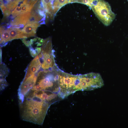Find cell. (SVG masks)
<instances>
[{
  "label": "cell",
  "mask_w": 128,
  "mask_h": 128,
  "mask_svg": "<svg viewBox=\"0 0 128 128\" xmlns=\"http://www.w3.org/2000/svg\"><path fill=\"white\" fill-rule=\"evenodd\" d=\"M39 25V23L37 22L27 23L22 30L21 33L23 38L34 36L37 29Z\"/></svg>",
  "instance_id": "3"
},
{
  "label": "cell",
  "mask_w": 128,
  "mask_h": 128,
  "mask_svg": "<svg viewBox=\"0 0 128 128\" xmlns=\"http://www.w3.org/2000/svg\"><path fill=\"white\" fill-rule=\"evenodd\" d=\"M91 8L96 16L105 26L110 25L115 17L109 3L104 0H99Z\"/></svg>",
  "instance_id": "1"
},
{
  "label": "cell",
  "mask_w": 128,
  "mask_h": 128,
  "mask_svg": "<svg viewBox=\"0 0 128 128\" xmlns=\"http://www.w3.org/2000/svg\"><path fill=\"white\" fill-rule=\"evenodd\" d=\"M21 13V6H18L15 8V9L12 11L11 14L12 18H14Z\"/></svg>",
  "instance_id": "9"
},
{
  "label": "cell",
  "mask_w": 128,
  "mask_h": 128,
  "mask_svg": "<svg viewBox=\"0 0 128 128\" xmlns=\"http://www.w3.org/2000/svg\"><path fill=\"white\" fill-rule=\"evenodd\" d=\"M0 44L5 43L11 41L9 32L8 29L1 26L0 27Z\"/></svg>",
  "instance_id": "7"
},
{
  "label": "cell",
  "mask_w": 128,
  "mask_h": 128,
  "mask_svg": "<svg viewBox=\"0 0 128 128\" xmlns=\"http://www.w3.org/2000/svg\"><path fill=\"white\" fill-rule=\"evenodd\" d=\"M30 12L20 14L10 22L12 27L17 28L23 27L27 23L31 15Z\"/></svg>",
  "instance_id": "2"
},
{
  "label": "cell",
  "mask_w": 128,
  "mask_h": 128,
  "mask_svg": "<svg viewBox=\"0 0 128 128\" xmlns=\"http://www.w3.org/2000/svg\"><path fill=\"white\" fill-rule=\"evenodd\" d=\"M42 17H43L41 16L39 13H37L35 11L33 10L27 23L32 22H38L40 21H41V20L45 23L44 22L43 20L45 19L41 18Z\"/></svg>",
  "instance_id": "8"
},
{
  "label": "cell",
  "mask_w": 128,
  "mask_h": 128,
  "mask_svg": "<svg viewBox=\"0 0 128 128\" xmlns=\"http://www.w3.org/2000/svg\"><path fill=\"white\" fill-rule=\"evenodd\" d=\"M41 66V64L38 55L29 64L24 78H26L38 71Z\"/></svg>",
  "instance_id": "4"
},
{
  "label": "cell",
  "mask_w": 128,
  "mask_h": 128,
  "mask_svg": "<svg viewBox=\"0 0 128 128\" xmlns=\"http://www.w3.org/2000/svg\"><path fill=\"white\" fill-rule=\"evenodd\" d=\"M0 71V89L1 91L4 89L7 85L5 78L9 71L6 66L2 64L1 65Z\"/></svg>",
  "instance_id": "5"
},
{
  "label": "cell",
  "mask_w": 128,
  "mask_h": 128,
  "mask_svg": "<svg viewBox=\"0 0 128 128\" xmlns=\"http://www.w3.org/2000/svg\"><path fill=\"white\" fill-rule=\"evenodd\" d=\"M11 12V10L9 9L6 8L4 10L3 14L5 17L9 16Z\"/></svg>",
  "instance_id": "10"
},
{
  "label": "cell",
  "mask_w": 128,
  "mask_h": 128,
  "mask_svg": "<svg viewBox=\"0 0 128 128\" xmlns=\"http://www.w3.org/2000/svg\"><path fill=\"white\" fill-rule=\"evenodd\" d=\"M9 32L10 40L23 37L22 35V30L18 28L11 27L8 28Z\"/></svg>",
  "instance_id": "6"
}]
</instances>
